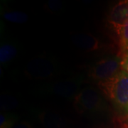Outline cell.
Segmentation results:
<instances>
[{
  "instance_id": "obj_7",
  "label": "cell",
  "mask_w": 128,
  "mask_h": 128,
  "mask_svg": "<svg viewBox=\"0 0 128 128\" xmlns=\"http://www.w3.org/2000/svg\"><path fill=\"white\" fill-rule=\"evenodd\" d=\"M74 46L86 51H94L100 48V41L89 33H76L71 37Z\"/></svg>"
},
{
  "instance_id": "obj_15",
  "label": "cell",
  "mask_w": 128,
  "mask_h": 128,
  "mask_svg": "<svg viewBox=\"0 0 128 128\" xmlns=\"http://www.w3.org/2000/svg\"><path fill=\"white\" fill-rule=\"evenodd\" d=\"M122 70L128 73V54L122 58Z\"/></svg>"
},
{
  "instance_id": "obj_9",
  "label": "cell",
  "mask_w": 128,
  "mask_h": 128,
  "mask_svg": "<svg viewBox=\"0 0 128 128\" xmlns=\"http://www.w3.org/2000/svg\"><path fill=\"white\" fill-rule=\"evenodd\" d=\"M17 55V48L13 44L4 43L0 47V63L2 65L10 63Z\"/></svg>"
},
{
  "instance_id": "obj_2",
  "label": "cell",
  "mask_w": 128,
  "mask_h": 128,
  "mask_svg": "<svg viewBox=\"0 0 128 128\" xmlns=\"http://www.w3.org/2000/svg\"><path fill=\"white\" fill-rule=\"evenodd\" d=\"M105 101L100 92L93 88H86L74 98L73 106L79 113L100 112L105 108Z\"/></svg>"
},
{
  "instance_id": "obj_4",
  "label": "cell",
  "mask_w": 128,
  "mask_h": 128,
  "mask_svg": "<svg viewBox=\"0 0 128 128\" xmlns=\"http://www.w3.org/2000/svg\"><path fill=\"white\" fill-rule=\"evenodd\" d=\"M56 65L53 60L45 56H37L29 60L26 64L25 74L34 79H47L54 76Z\"/></svg>"
},
{
  "instance_id": "obj_14",
  "label": "cell",
  "mask_w": 128,
  "mask_h": 128,
  "mask_svg": "<svg viewBox=\"0 0 128 128\" xmlns=\"http://www.w3.org/2000/svg\"><path fill=\"white\" fill-rule=\"evenodd\" d=\"M62 7V3L58 0H51L47 3V8L49 11L56 12L59 11Z\"/></svg>"
},
{
  "instance_id": "obj_13",
  "label": "cell",
  "mask_w": 128,
  "mask_h": 128,
  "mask_svg": "<svg viewBox=\"0 0 128 128\" xmlns=\"http://www.w3.org/2000/svg\"><path fill=\"white\" fill-rule=\"evenodd\" d=\"M16 117L12 113L1 112L0 128H13L16 124Z\"/></svg>"
},
{
  "instance_id": "obj_8",
  "label": "cell",
  "mask_w": 128,
  "mask_h": 128,
  "mask_svg": "<svg viewBox=\"0 0 128 128\" xmlns=\"http://www.w3.org/2000/svg\"><path fill=\"white\" fill-rule=\"evenodd\" d=\"M115 32L118 38V56L122 58L128 54V20L119 28L115 30Z\"/></svg>"
},
{
  "instance_id": "obj_17",
  "label": "cell",
  "mask_w": 128,
  "mask_h": 128,
  "mask_svg": "<svg viewBox=\"0 0 128 128\" xmlns=\"http://www.w3.org/2000/svg\"><path fill=\"white\" fill-rule=\"evenodd\" d=\"M123 128H128V123L125 122V123H124V125Z\"/></svg>"
},
{
  "instance_id": "obj_5",
  "label": "cell",
  "mask_w": 128,
  "mask_h": 128,
  "mask_svg": "<svg viewBox=\"0 0 128 128\" xmlns=\"http://www.w3.org/2000/svg\"><path fill=\"white\" fill-rule=\"evenodd\" d=\"M80 82L75 79H66L54 82L49 88L51 93L65 98L76 97L80 91Z\"/></svg>"
},
{
  "instance_id": "obj_1",
  "label": "cell",
  "mask_w": 128,
  "mask_h": 128,
  "mask_svg": "<svg viewBox=\"0 0 128 128\" xmlns=\"http://www.w3.org/2000/svg\"><path fill=\"white\" fill-rule=\"evenodd\" d=\"M98 87L115 108L128 115V73L121 70L112 78L98 82Z\"/></svg>"
},
{
  "instance_id": "obj_11",
  "label": "cell",
  "mask_w": 128,
  "mask_h": 128,
  "mask_svg": "<svg viewBox=\"0 0 128 128\" xmlns=\"http://www.w3.org/2000/svg\"><path fill=\"white\" fill-rule=\"evenodd\" d=\"M18 106V100L9 93H3L0 98V108L3 112L16 109Z\"/></svg>"
},
{
  "instance_id": "obj_12",
  "label": "cell",
  "mask_w": 128,
  "mask_h": 128,
  "mask_svg": "<svg viewBox=\"0 0 128 128\" xmlns=\"http://www.w3.org/2000/svg\"><path fill=\"white\" fill-rule=\"evenodd\" d=\"M4 18L7 22L14 24H24L28 20V16L22 12H8L3 15Z\"/></svg>"
},
{
  "instance_id": "obj_6",
  "label": "cell",
  "mask_w": 128,
  "mask_h": 128,
  "mask_svg": "<svg viewBox=\"0 0 128 128\" xmlns=\"http://www.w3.org/2000/svg\"><path fill=\"white\" fill-rule=\"evenodd\" d=\"M128 20V1H122L111 9L108 21L111 26L117 30Z\"/></svg>"
},
{
  "instance_id": "obj_10",
  "label": "cell",
  "mask_w": 128,
  "mask_h": 128,
  "mask_svg": "<svg viewBox=\"0 0 128 128\" xmlns=\"http://www.w3.org/2000/svg\"><path fill=\"white\" fill-rule=\"evenodd\" d=\"M41 122L47 127L51 128H59L62 124V119L55 112L46 111L40 115Z\"/></svg>"
},
{
  "instance_id": "obj_3",
  "label": "cell",
  "mask_w": 128,
  "mask_h": 128,
  "mask_svg": "<svg viewBox=\"0 0 128 128\" xmlns=\"http://www.w3.org/2000/svg\"><path fill=\"white\" fill-rule=\"evenodd\" d=\"M122 70V58L110 57L102 59L92 66L88 71V76L92 80L98 82L114 77Z\"/></svg>"
},
{
  "instance_id": "obj_16",
  "label": "cell",
  "mask_w": 128,
  "mask_h": 128,
  "mask_svg": "<svg viewBox=\"0 0 128 128\" xmlns=\"http://www.w3.org/2000/svg\"><path fill=\"white\" fill-rule=\"evenodd\" d=\"M13 128H32V124L29 123L28 122H26V121H23V122H18V123L16 124Z\"/></svg>"
},
{
  "instance_id": "obj_18",
  "label": "cell",
  "mask_w": 128,
  "mask_h": 128,
  "mask_svg": "<svg viewBox=\"0 0 128 128\" xmlns=\"http://www.w3.org/2000/svg\"><path fill=\"white\" fill-rule=\"evenodd\" d=\"M126 122L128 123V115H126Z\"/></svg>"
}]
</instances>
